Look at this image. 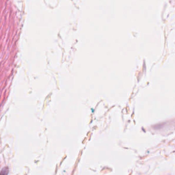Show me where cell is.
<instances>
[{"label":"cell","instance_id":"6da1fadb","mask_svg":"<svg viewBox=\"0 0 175 175\" xmlns=\"http://www.w3.org/2000/svg\"><path fill=\"white\" fill-rule=\"evenodd\" d=\"M8 173H9L8 167L6 166V167H3L1 171L0 175H8Z\"/></svg>","mask_w":175,"mask_h":175}]
</instances>
